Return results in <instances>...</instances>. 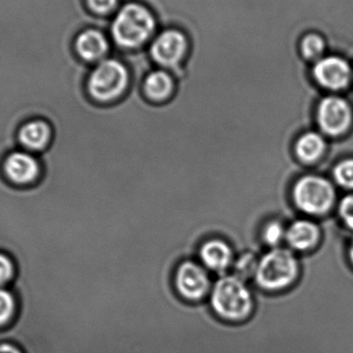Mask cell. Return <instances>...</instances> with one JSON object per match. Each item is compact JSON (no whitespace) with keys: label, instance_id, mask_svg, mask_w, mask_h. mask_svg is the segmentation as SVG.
I'll use <instances>...</instances> for the list:
<instances>
[{"label":"cell","instance_id":"1","mask_svg":"<svg viewBox=\"0 0 353 353\" xmlns=\"http://www.w3.org/2000/svg\"><path fill=\"white\" fill-rule=\"evenodd\" d=\"M299 263L290 249H270L261 255L257 263L254 280L259 288L269 292L285 290L296 281Z\"/></svg>","mask_w":353,"mask_h":353},{"label":"cell","instance_id":"2","mask_svg":"<svg viewBox=\"0 0 353 353\" xmlns=\"http://www.w3.org/2000/svg\"><path fill=\"white\" fill-rule=\"evenodd\" d=\"M211 305L222 319L241 321L250 314L252 294L244 280L236 275H224L214 284Z\"/></svg>","mask_w":353,"mask_h":353},{"label":"cell","instance_id":"3","mask_svg":"<svg viewBox=\"0 0 353 353\" xmlns=\"http://www.w3.org/2000/svg\"><path fill=\"white\" fill-rule=\"evenodd\" d=\"M130 83L128 72L117 60H105L91 72L87 83L89 94L99 103H112L119 99Z\"/></svg>","mask_w":353,"mask_h":353},{"label":"cell","instance_id":"4","mask_svg":"<svg viewBox=\"0 0 353 353\" xmlns=\"http://www.w3.org/2000/svg\"><path fill=\"white\" fill-rule=\"evenodd\" d=\"M114 39L123 47H138L147 41L154 30V19L140 4H128L122 8L113 23Z\"/></svg>","mask_w":353,"mask_h":353},{"label":"cell","instance_id":"5","mask_svg":"<svg viewBox=\"0 0 353 353\" xmlns=\"http://www.w3.org/2000/svg\"><path fill=\"white\" fill-rule=\"evenodd\" d=\"M292 199L298 209L311 215L327 213L335 201V189L323 176H304L292 188Z\"/></svg>","mask_w":353,"mask_h":353},{"label":"cell","instance_id":"6","mask_svg":"<svg viewBox=\"0 0 353 353\" xmlns=\"http://www.w3.org/2000/svg\"><path fill=\"white\" fill-rule=\"evenodd\" d=\"M179 294L189 301L201 300L210 290L207 269L193 259L181 261L174 273Z\"/></svg>","mask_w":353,"mask_h":353},{"label":"cell","instance_id":"7","mask_svg":"<svg viewBox=\"0 0 353 353\" xmlns=\"http://www.w3.org/2000/svg\"><path fill=\"white\" fill-rule=\"evenodd\" d=\"M317 119L321 130L332 137L340 136L350 128L352 112L347 101L341 97H325L319 103Z\"/></svg>","mask_w":353,"mask_h":353},{"label":"cell","instance_id":"8","mask_svg":"<svg viewBox=\"0 0 353 353\" xmlns=\"http://www.w3.org/2000/svg\"><path fill=\"white\" fill-rule=\"evenodd\" d=\"M236 251L232 245L224 239L212 236L201 243L197 257L201 265L218 274H223L234 265Z\"/></svg>","mask_w":353,"mask_h":353},{"label":"cell","instance_id":"9","mask_svg":"<svg viewBox=\"0 0 353 353\" xmlns=\"http://www.w3.org/2000/svg\"><path fill=\"white\" fill-rule=\"evenodd\" d=\"M317 82L331 90H341L350 84L352 70L345 60L339 57L323 58L315 64L313 70Z\"/></svg>","mask_w":353,"mask_h":353},{"label":"cell","instance_id":"10","mask_svg":"<svg viewBox=\"0 0 353 353\" xmlns=\"http://www.w3.org/2000/svg\"><path fill=\"white\" fill-rule=\"evenodd\" d=\"M186 51V41L176 30H169L157 37L152 46V56L163 66H174L182 59Z\"/></svg>","mask_w":353,"mask_h":353},{"label":"cell","instance_id":"11","mask_svg":"<svg viewBox=\"0 0 353 353\" xmlns=\"http://www.w3.org/2000/svg\"><path fill=\"white\" fill-rule=\"evenodd\" d=\"M4 172L12 182L25 185L35 180L39 174V165L31 155L14 152L6 159Z\"/></svg>","mask_w":353,"mask_h":353},{"label":"cell","instance_id":"12","mask_svg":"<svg viewBox=\"0 0 353 353\" xmlns=\"http://www.w3.org/2000/svg\"><path fill=\"white\" fill-rule=\"evenodd\" d=\"M319 228L309 220H296L286 228V243L294 250H309L319 242Z\"/></svg>","mask_w":353,"mask_h":353},{"label":"cell","instance_id":"13","mask_svg":"<svg viewBox=\"0 0 353 353\" xmlns=\"http://www.w3.org/2000/svg\"><path fill=\"white\" fill-rule=\"evenodd\" d=\"M173 79L168 72L157 70L145 79L144 93L151 103H165L173 94Z\"/></svg>","mask_w":353,"mask_h":353},{"label":"cell","instance_id":"14","mask_svg":"<svg viewBox=\"0 0 353 353\" xmlns=\"http://www.w3.org/2000/svg\"><path fill=\"white\" fill-rule=\"evenodd\" d=\"M76 50L83 59L94 61L107 52V39L99 31L90 29L79 35L76 41Z\"/></svg>","mask_w":353,"mask_h":353},{"label":"cell","instance_id":"15","mask_svg":"<svg viewBox=\"0 0 353 353\" xmlns=\"http://www.w3.org/2000/svg\"><path fill=\"white\" fill-rule=\"evenodd\" d=\"M325 150V141L321 134L308 132L302 134L294 145V152L303 163H311L321 159Z\"/></svg>","mask_w":353,"mask_h":353},{"label":"cell","instance_id":"16","mask_svg":"<svg viewBox=\"0 0 353 353\" xmlns=\"http://www.w3.org/2000/svg\"><path fill=\"white\" fill-rule=\"evenodd\" d=\"M51 137L49 125L43 121H31L25 124L19 132V141L25 148L41 150Z\"/></svg>","mask_w":353,"mask_h":353},{"label":"cell","instance_id":"17","mask_svg":"<svg viewBox=\"0 0 353 353\" xmlns=\"http://www.w3.org/2000/svg\"><path fill=\"white\" fill-rule=\"evenodd\" d=\"M286 238V228L280 220L271 219L263 222L259 230L261 244H265L270 248H278Z\"/></svg>","mask_w":353,"mask_h":353},{"label":"cell","instance_id":"18","mask_svg":"<svg viewBox=\"0 0 353 353\" xmlns=\"http://www.w3.org/2000/svg\"><path fill=\"white\" fill-rule=\"evenodd\" d=\"M259 259L256 253L251 252V251H246V252L236 255V261L232 265L234 268V275L238 276L241 279H244L249 276H253L254 278Z\"/></svg>","mask_w":353,"mask_h":353},{"label":"cell","instance_id":"19","mask_svg":"<svg viewBox=\"0 0 353 353\" xmlns=\"http://www.w3.org/2000/svg\"><path fill=\"white\" fill-rule=\"evenodd\" d=\"M334 178L340 186L353 189V159L338 163L334 170Z\"/></svg>","mask_w":353,"mask_h":353},{"label":"cell","instance_id":"20","mask_svg":"<svg viewBox=\"0 0 353 353\" xmlns=\"http://www.w3.org/2000/svg\"><path fill=\"white\" fill-rule=\"evenodd\" d=\"M325 50L323 39L317 34L307 35L302 41V52L308 59L319 58Z\"/></svg>","mask_w":353,"mask_h":353},{"label":"cell","instance_id":"21","mask_svg":"<svg viewBox=\"0 0 353 353\" xmlns=\"http://www.w3.org/2000/svg\"><path fill=\"white\" fill-rule=\"evenodd\" d=\"M339 213L346 226L353 230V194L347 195L342 199Z\"/></svg>","mask_w":353,"mask_h":353},{"label":"cell","instance_id":"22","mask_svg":"<svg viewBox=\"0 0 353 353\" xmlns=\"http://www.w3.org/2000/svg\"><path fill=\"white\" fill-rule=\"evenodd\" d=\"M12 307L14 302L12 296L6 290H0V325H3L10 319Z\"/></svg>","mask_w":353,"mask_h":353},{"label":"cell","instance_id":"23","mask_svg":"<svg viewBox=\"0 0 353 353\" xmlns=\"http://www.w3.org/2000/svg\"><path fill=\"white\" fill-rule=\"evenodd\" d=\"M14 268L12 261L6 255L0 253V285L6 283L12 278Z\"/></svg>","mask_w":353,"mask_h":353},{"label":"cell","instance_id":"24","mask_svg":"<svg viewBox=\"0 0 353 353\" xmlns=\"http://www.w3.org/2000/svg\"><path fill=\"white\" fill-rule=\"evenodd\" d=\"M87 3L94 12L105 14L115 8L117 0H87Z\"/></svg>","mask_w":353,"mask_h":353},{"label":"cell","instance_id":"25","mask_svg":"<svg viewBox=\"0 0 353 353\" xmlns=\"http://www.w3.org/2000/svg\"><path fill=\"white\" fill-rule=\"evenodd\" d=\"M0 353H20V352L8 344H3V345H0Z\"/></svg>","mask_w":353,"mask_h":353},{"label":"cell","instance_id":"26","mask_svg":"<svg viewBox=\"0 0 353 353\" xmlns=\"http://www.w3.org/2000/svg\"><path fill=\"white\" fill-rule=\"evenodd\" d=\"M350 259H352V263H353V240H352V246H350Z\"/></svg>","mask_w":353,"mask_h":353}]
</instances>
